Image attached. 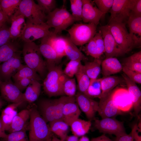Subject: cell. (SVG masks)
<instances>
[{"mask_svg":"<svg viewBox=\"0 0 141 141\" xmlns=\"http://www.w3.org/2000/svg\"><path fill=\"white\" fill-rule=\"evenodd\" d=\"M29 108V141H48L53 135L49 126L40 114L37 105L33 104Z\"/></svg>","mask_w":141,"mask_h":141,"instance_id":"cell-1","label":"cell"},{"mask_svg":"<svg viewBox=\"0 0 141 141\" xmlns=\"http://www.w3.org/2000/svg\"><path fill=\"white\" fill-rule=\"evenodd\" d=\"M70 97L63 96L57 99H42L37 106L38 110L47 123L57 120L63 121V107Z\"/></svg>","mask_w":141,"mask_h":141,"instance_id":"cell-2","label":"cell"},{"mask_svg":"<svg viewBox=\"0 0 141 141\" xmlns=\"http://www.w3.org/2000/svg\"><path fill=\"white\" fill-rule=\"evenodd\" d=\"M22 52L26 65L36 71L41 78H44L47 70L39 45L34 42H24Z\"/></svg>","mask_w":141,"mask_h":141,"instance_id":"cell-3","label":"cell"},{"mask_svg":"<svg viewBox=\"0 0 141 141\" xmlns=\"http://www.w3.org/2000/svg\"><path fill=\"white\" fill-rule=\"evenodd\" d=\"M61 8H56L47 14L46 23L50 28H54V35H57L76 21L72 14L67 10L64 1Z\"/></svg>","mask_w":141,"mask_h":141,"instance_id":"cell-4","label":"cell"},{"mask_svg":"<svg viewBox=\"0 0 141 141\" xmlns=\"http://www.w3.org/2000/svg\"><path fill=\"white\" fill-rule=\"evenodd\" d=\"M48 72L43 82V88L49 97L64 95L62 85L63 71L60 66L46 67Z\"/></svg>","mask_w":141,"mask_h":141,"instance_id":"cell-5","label":"cell"},{"mask_svg":"<svg viewBox=\"0 0 141 141\" xmlns=\"http://www.w3.org/2000/svg\"><path fill=\"white\" fill-rule=\"evenodd\" d=\"M67 31L72 42L76 46H82L94 37L96 33V26L92 23H76Z\"/></svg>","mask_w":141,"mask_h":141,"instance_id":"cell-6","label":"cell"},{"mask_svg":"<svg viewBox=\"0 0 141 141\" xmlns=\"http://www.w3.org/2000/svg\"><path fill=\"white\" fill-rule=\"evenodd\" d=\"M108 25L116 42L125 54L130 51L135 47L127 30L125 24L109 21Z\"/></svg>","mask_w":141,"mask_h":141,"instance_id":"cell-7","label":"cell"},{"mask_svg":"<svg viewBox=\"0 0 141 141\" xmlns=\"http://www.w3.org/2000/svg\"><path fill=\"white\" fill-rule=\"evenodd\" d=\"M17 11L27 20L36 24L45 22L46 16L33 0H21Z\"/></svg>","mask_w":141,"mask_h":141,"instance_id":"cell-8","label":"cell"},{"mask_svg":"<svg viewBox=\"0 0 141 141\" xmlns=\"http://www.w3.org/2000/svg\"><path fill=\"white\" fill-rule=\"evenodd\" d=\"M136 0H113L112 7L109 12V21L125 24L130 16Z\"/></svg>","mask_w":141,"mask_h":141,"instance_id":"cell-9","label":"cell"},{"mask_svg":"<svg viewBox=\"0 0 141 141\" xmlns=\"http://www.w3.org/2000/svg\"><path fill=\"white\" fill-rule=\"evenodd\" d=\"M95 127L104 134H113L118 137L126 133L123 123L115 118H106L95 119Z\"/></svg>","mask_w":141,"mask_h":141,"instance_id":"cell-10","label":"cell"},{"mask_svg":"<svg viewBox=\"0 0 141 141\" xmlns=\"http://www.w3.org/2000/svg\"><path fill=\"white\" fill-rule=\"evenodd\" d=\"M50 28L45 22L40 24L32 23L28 20L26 27L20 37L24 42H31L51 34Z\"/></svg>","mask_w":141,"mask_h":141,"instance_id":"cell-11","label":"cell"},{"mask_svg":"<svg viewBox=\"0 0 141 141\" xmlns=\"http://www.w3.org/2000/svg\"><path fill=\"white\" fill-rule=\"evenodd\" d=\"M20 51L15 52L7 61L0 64V80L3 82L11 80V78L22 66Z\"/></svg>","mask_w":141,"mask_h":141,"instance_id":"cell-12","label":"cell"},{"mask_svg":"<svg viewBox=\"0 0 141 141\" xmlns=\"http://www.w3.org/2000/svg\"><path fill=\"white\" fill-rule=\"evenodd\" d=\"M1 96L5 101L12 103H24L25 100L24 93L14 84L11 80L3 82L0 80Z\"/></svg>","mask_w":141,"mask_h":141,"instance_id":"cell-13","label":"cell"},{"mask_svg":"<svg viewBox=\"0 0 141 141\" xmlns=\"http://www.w3.org/2000/svg\"><path fill=\"white\" fill-rule=\"evenodd\" d=\"M99 30L104 42L106 58L119 56L125 54L116 42L108 24L101 26Z\"/></svg>","mask_w":141,"mask_h":141,"instance_id":"cell-14","label":"cell"},{"mask_svg":"<svg viewBox=\"0 0 141 141\" xmlns=\"http://www.w3.org/2000/svg\"><path fill=\"white\" fill-rule=\"evenodd\" d=\"M76 102L89 121L93 119L97 111L99 103L86 95L78 92L75 95Z\"/></svg>","mask_w":141,"mask_h":141,"instance_id":"cell-15","label":"cell"},{"mask_svg":"<svg viewBox=\"0 0 141 141\" xmlns=\"http://www.w3.org/2000/svg\"><path fill=\"white\" fill-rule=\"evenodd\" d=\"M112 91L105 96L99 98L97 112L102 119L114 118L123 114L116 107L113 102L111 98Z\"/></svg>","mask_w":141,"mask_h":141,"instance_id":"cell-16","label":"cell"},{"mask_svg":"<svg viewBox=\"0 0 141 141\" xmlns=\"http://www.w3.org/2000/svg\"><path fill=\"white\" fill-rule=\"evenodd\" d=\"M111 98L115 106L122 112L129 111L133 107L127 89L120 88L112 91Z\"/></svg>","mask_w":141,"mask_h":141,"instance_id":"cell-17","label":"cell"},{"mask_svg":"<svg viewBox=\"0 0 141 141\" xmlns=\"http://www.w3.org/2000/svg\"><path fill=\"white\" fill-rule=\"evenodd\" d=\"M82 50L87 55H90L95 59L99 58L104 53V44L100 31L96 32L94 37L83 47Z\"/></svg>","mask_w":141,"mask_h":141,"instance_id":"cell-18","label":"cell"},{"mask_svg":"<svg viewBox=\"0 0 141 141\" xmlns=\"http://www.w3.org/2000/svg\"><path fill=\"white\" fill-rule=\"evenodd\" d=\"M83 2L82 20L85 23H92L96 26L103 16L97 7L90 0H82Z\"/></svg>","mask_w":141,"mask_h":141,"instance_id":"cell-19","label":"cell"},{"mask_svg":"<svg viewBox=\"0 0 141 141\" xmlns=\"http://www.w3.org/2000/svg\"><path fill=\"white\" fill-rule=\"evenodd\" d=\"M49 35L42 38L39 48L42 55L46 60V66H55L61 59L57 56L52 46Z\"/></svg>","mask_w":141,"mask_h":141,"instance_id":"cell-20","label":"cell"},{"mask_svg":"<svg viewBox=\"0 0 141 141\" xmlns=\"http://www.w3.org/2000/svg\"><path fill=\"white\" fill-rule=\"evenodd\" d=\"M81 113L80 110L76 100L75 96L70 97L63 107V121L70 126L74 121L79 118Z\"/></svg>","mask_w":141,"mask_h":141,"instance_id":"cell-21","label":"cell"},{"mask_svg":"<svg viewBox=\"0 0 141 141\" xmlns=\"http://www.w3.org/2000/svg\"><path fill=\"white\" fill-rule=\"evenodd\" d=\"M122 76L133 103L135 114L138 117L141 110V91L136 83L130 80L125 74H124Z\"/></svg>","mask_w":141,"mask_h":141,"instance_id":"cell-22","label":"cell"},{"mask_svg":"<svg viewBox=\"0 0 141 141\" xmlns=\"http://www.w3.org/2000/svg\"><path fill=\"white\" fill-rule=\"evenodd\" d=\"M11 24L9 28L10 39L15 40L20 37L26 27L25 17L17 11L10 18Z\"/></svg>","mask_w":141,"mask_h":141,"instance_id":"cell-23","label":"cell"},{"mask_svg":"<svg viewBox=\"0 0 141 141\" xmlns=\"http://www.w3.org/2000/svg\"><path fill=\"white\" fill-rule=\"evenodd\" d=\"M127 23L129 33L135 46H140L141 42V15L131 14Z\"/></svg>","mask_w":141,"mask_h":141,"instance_id":"cell-24","label":"cell"},{"mask_svg":"<svg viewBox=\"0 0 141 141\" xmlns=\"http://www.w3.org/2000/svg\"><path fill=\"white\" fill-rule=\"evenodd\" d=\"M30 117L28 109H24L18 113L13 119L8 131L9 133L21 131L28 128L27 121Z\"/></svg>","mask_w":141,"mask_h":141,"instance_id":"cell-25","label":"cell"},{"mask_svg":"<svg viewBox=\"0 0 141 141\" xmlns=\"http://www.w3.org/2000/svg\"><path fill=\"white\" fill-rule=\"evenodd\" d=\"M122 66L119 61L115 57H109L102 62V72L104 77L110 76L120 72Z\"/></svg>","mask_w":141,"mask_h":141,"instance_id":"cell-26","label":"cell"},{"mask_svg":"<svg viewBox=\"0 0 141 141\" xmlns=\"http://www.w3.org/2000/svg\"><path fill=\"white\" fill-rule=\"evenodd\" d=\"M22 104L12 103L2 110L0 116L5 131H8L13 119L17 114V108Z\"/></svg>","mask_w":141,"mask_h":141,"instance_id":"cell-27","label":"cell"},{"mask_svg":"<svg viewBox=\"0 0 141 141\" xmlns=\"http://www.w3.org/2000/svg\"><path fill=\"white\" fill-rule=\"evenodd\" d=\"M41 87V85L39 81L36 80H33L24 93L26 101L31 104L37 100L40 93Z\"/></svg>","mask_w":141,"mask_h":141,"instance_id":"cell-28","label":"cell"},{"mask_svg":"<svg viewBox=\"0 0 141 141\" xmlns=\"http://www.w3.org/2000/svg\"><path fill=\"white\" fill-rule=\"evenodd\" d=\"M121 78L116 76H109L101 78L102 93L99 98L107 95L112 91L114 87L121 83Z\"/></svg>","mask_w":141,"mask_h":141,"instance_id":"cell-29","label":"cell"},{"mask_svg":"<svg viewBox=\"0 0 141 141\" xmlns=\"http://www.w3.org/2000/svg\"><path fill=\"white\" fill-rule=\"evenodd\" d=\"M51 44L58 57L61 59L66 56L65 49L66 45V38L54 35H49Z\"/></svg>","mask_w":141,"mask_h":141,"instance_id":"cell-30","label":"cell"},{"mask_svg":"<svg viewBox=\"0 0 141 141\" xmlns=\"http://www.w3.org/2000/svg\"><path fill=\"white\" fill-rule=\"evenodd\" d=\"M91 125V121H87L79 118L74 121L70 126L74 135L82 136L88 133Z\"/></svg>","mask_w":141,"mask_h":141,"instance_id":"cell-31","label":"cell"},{"mask_svg":"<svg viewBox=\"0 0 141 141\" xmlns=\"http://www.w3.org/2000/svg\"><path fill=\"white\" fill-rule=\"evenodd\" d=\"M19 51V45L13 41H10L0 46V64L9 60Z\"/></svg>","mask_w":141,"mask_h":141,"instance_id":"cell-32","label":"cell"},{"mask_svg":"<svg viewBox=\"0 0 141 141\" xmlns=\"http://www.w3.org/2000/svg\"><path fill=\"white\" fill-rule=\"evenodd\" d=\"M66 45L65 49L66 56L70 60H85L86 58L71 41L69 38H66Z\"/></svg>","mask_w":141,"mask_h":141,"instance_id":"cell-33","label":"cell"},{"mask_svg":"<svg viewBox=\"0 0 141 141\" xmlns=\"http://www.w3.org/2000/svg\"><path fill=\"white\" fill-rule=\"evenodd\" d=\"M101 60L95 59L91 62H86L83 65L84 71L90 79H97L101 71Z\"/></svg>","mask_w":141,"mask_h":141,"instance_id":"cell-34","label":"cell"},{"mask_svg":"<svg viewBox=\"0 0 141 141\" xmlns=\"http://www.w3.org/2000/svg\"><path fill=\"white\" fill-rule=\"evenodd\" d=\"M49 124L51 132L58 136L60 139L65 141L69 126L62 120L54 121Z\"/></svg>","mask_w":141,"mask_h":141,"instance_id":"cell-35","label":"cell"},{"mask_svg":"<svg viewBox=\"0 0 141 141\" xmlns=\"http://www.w3.org/2000/svg\"><path fill=\"white\" fill-rule=\"evenodd\" d=\"M78 83L79 92L86 95L89 85L90 79L85 72L82 64L75 75Z\"/></svg>","mask_w":141,"mask_h":141,"instance_id":"cell-36","label":"cell"},{"mask_svg":"<svg viewBox=\"0 0 141 141\" xmlns=\"http://www.w3.org/2000/svg\"><path fill=\"white\" fill-rule=\"evenodd\" d=\"M124 66L130 70L141 73V51L126 58Z\"/></svg>","mask_w":141,"mask_h":141,"instance_id":"cell-37","label":"cell"},{"mask_svg":"<svg viewBox=\"0 0 141 141\" xmlns=\"http://www.w3.org/2000/svg\"><path fill=\"white\" fill-rule=\"evenodd\" d=\"M12 78L14 81L25 78H32L39 81L41 79L36 71L26 65L23 64Z\"/></svg>","mask_w":141,"mask_h":141,"instance_id":"cell-38","label":"cell"},{"mask_svg":"<svg viewBox=\"0 0 141 141\" xmlns=\"http://www.w3.org/2000/svg\"><path fill=\"white\" fill-rule=\"evenodd\" d=\"M62 90L64 95L69 97L75 96L77 86L75 78H70L63 74L62 79Z\"/></svg>","mask_w":141,"mask_h":141,"instance_id":"cell-39","label":"cell"},{"mask_svg":"<svg viewBox=\"0 0 141 141\" xmlns=\"http://www.w3.org/2000/svg\"><path fill=\"white\" fill-rule=\"evenodd\" d=\"M21 0H0V5L3 12L9 17L17 10Z\"/></svg>","mask_w":141,"mask_h":141,"instance_id":"cell-40","label":"cell"},{"mask_svg":"<svg viewBox=\"0 0 141 141\" xmlns=\"http://www.w3.org/2000/svg\"><path fill=\"white\" fill-rule=\"evenodd\" d=\"M101 78L90 79L89 86L86 95L89 97H98L101 96L102 90L101 84Z\"/></svg>","mask_w":141,"mask_h":141,"instance_id":"cell-41","label":"cell"},{"mask_svg":"<svg viewBox=\"0 0 141 141\" xmlns=\"http://www.w3.org/2000/svg\"><path fill=\"white\" fill-rule=\"evenodd\" d=\"M28 128H25L19 131L9 133L4 138H1L2 141H29L26 133Z\"/></svg>","mask_w":141,"mask_h":141,"instance_id":"cell-42","label":"cell"},{"mask_svg":"<svg viewBox=\"0 0 141 141\" xmlns=\"http://www.w3.org/2000/svg\"><path fill=\"white\" fill-rule=\"evenodd\" d=\"M82 65L80 61L70 60L63 70V73L69 78H72L77 73Z\"/></svg>","mask_w":141,"mask_h":141,"instance_id":"cell-43","label":"cell"},{"mask_svg":"<svg viewBox=\"0 0 141 141\" xmlns=\"http://www.w3.org/2000/svg\"><path fill=\"white\" fill-rule=\"evenodd\" d=\"M72 15L76 21L82 20L83 2L82 0H70Z\"/></svg>","mask_w":141,"mask_h":141,"instance_id":"cell-44","label":"cell"},{"mask_svg":"<svg viewBox=\"0 0 141 141\" xmlns=\"http://www.w3.org/2000/svg\"><path fill=\"white\" fill-rule=\"evenodd\" d=\"M37 1L40 9L45 14H48L56 8L55 0H37Z\"/></svg>","mask_w":141,"mask_h":141,"instance_id":"cell-45","label":"cell"},{"mask_svg":"<svg viewBox=\"0 0 141 141\" xmlns=\"http://www.w3.org/2000/svg\"><path fill=\"white\" fill-rule=\"evenodd\" d=\"M93 2L103 16L109 12L113 4V0H94Z\"/></svg>","mask_w":141,"mask_h":141,"instance_id":"cell-46","label":"cell"},{"mask_svg":"<svg viewBox=\"0 0 141 141\" xmlns=\"http://www.w3.org/2000/svg\"><path fill=\"white\" fill-rule=\"evenodd\" d=\"M122 70L131 80L135 83L141 84V73L130 70L124 66H122Z\"/></svg>","mask_w":141,"mask_h":141,"instance_id":"cell-47","label":"cell"},{"mask_svg":"<svg viewBox=\"0 0 141 141\" xmlns=\"http://www.w3.org/2000/svg\"><path fill=\"white\" fill-rule=\"evenodd\" d=\"M10 39L9 28L5 25L0 29V46L9 42Z\"/></svg>","mask_w":141,"mask_h":141,"instance_id":"cell-48","label":"cell"},{"mask_svg":"<svg viewBox=\"0 0 141 141\" xmlns=\"http://www.w3.org/2000/svg\"><path fill=\"white\" fill-rule=\"evenodd\" d=\"M34 80L35 79L30 78H23L14 81V84L22 92L26 88L31 82Z\"/></svg>","mask_w":141,"mask_h":141,"instance_id":"cell-49","label":"cell"},{"mask_svg":"<svg viewBox=\"0 0 141 141\" xmlns=\"http://www.w3.org/2000/svg\"><path fill=\"white\" fill-rule=\"evenodd\" d=\"M131 14L136 15H141V0H136Z\"/></svg>","mask_w":141,"mask_h":141,"instance_id":"cell-50","label":"cell"},{"mask_svg":"<svg viewBox=\"0 0 141 141\" xmlns=\"http://www.w3.org/2000/svg\"><path fill=\"white\" fill-rule=\"evenodd\" d=\"M136 124L132 129L131 135L133 141H141V136L138 133V129Z\"/></svg>","mask_w":141,"mask_h":141,"instance_id":"cell-51","label":"cell"},{"mask_svg":"<svg viewBox=\"0 0 141 141\" xmlns=\"http://www.w3.org/2000/svg\"><path fill=\"white\" fill-rule=\"evenodd\" d=\"M9 20V17L3 12L0 5V29Z\"/></svg>","mask_w":141,"mask_h":141,"instance_id":"cell-52","label":"cell"},{"mask_svg":"<svg viewBox=\"0 0 141 141\" xmlns=\"http://www.w3.org/2000/svg\"><path fill=\"white\" fill-rule=\"evenodd\" d=\"M114 141H133L131 134H128L126 133L121 136L116 137Z\"/></svg>","mask_w":141,"mask_h":141,"instance_id":"cell-53","label":"cell"},{"mask_svg":"<svg viewBox=\"0 0 141 141\" xmlns=\"http://www.w3.org/2000/svg\"><path fill=\"white\" fill-rule=\"evenodd\" d=\"M5 130L0 116V139L5 138L7 134L5 132Z\"/></svg>","mask_w":141,"mask_h":141,"instance_id":"cell-54","label":"cell"},{"mask_svg":"<svg viewBox=\"0 0 141 141\" xmlns=\"http://www.w3.org/2000/svg\"><path fill=\"white\" fill-rule=\"evenodd\" d=\"M96 138L98 141H113L106 136L104 134L97 137Z\"/></svg>","mask_w":141,"mask_h":141,"instance_id":"cell-55","label":"cell"},{"mask_svg":"<svg viewBox=\"0 0 141 141\" xmlns=\"http://www.w3.org/2000/svg\"><path fill=\"white\" fill-rule=\"evenodd\" d=\"M65 140L66 141H79L78 137L75 135L67 136Z\"/></svg>","mask_w":141,"mask_h":141,"instance_id":"cell-56","label":"cell"},{"mask_svg":"<svg viewBox=\"0 0 141 141\" xmlns=\"http://www.w3.org/2000/svg\"><path fill=\"white\" fill-rule=\"evenodd\" d=\"M6 103L4 101L0 95V109L2 108L5 104Z\"/></svg>","mask_w":141,"mask_h":141,"instance_id":"cell-57","label":"cell"},{"mask_svg":"<svg viewBox=\"0 0 141 141\" xmlns=\"http://www.w3.org/2000/svg\"><path fill=\"white\" fill-rule=\"evenodd\" d=\"M79 141H90L89 138L85 136H83L79 139Z\"/></svg>","mask_w":141,"mask_h":141,"instance_id":"cell-58","label":"cell"},{"mask_svg":"<svg viewBox=\"0 0 141 141\" xmlns=\"http://www.w3.org/2000/svg\"><path fill=\"white\" fill-rule=\"evenodd\" d=\"M51 141H64L57 138L55 136L53 135L52 137Z\"/></svg>","mask_w":141,"mask_h":141,"instance_id":"cell-59","label":"cell"},{"mask_svg":"<svg viewBox=\"0 0 141 141\" xmlns=\"http://www.w3.org/2000/svg\"><path fill=\"white\" fill-rule=\"evenodd\" d=\"M90 141H98L96 137L92 138Z\"/></svg>","mask_w":141,"mask_h":141,"instance_id":"cell-60","label":"cell"},{"mask_svg":"<svg viewBox=\"0 0 141 141\" xmlns=\"http://www.w3.org/2000/svg\"><path fill=\"white\" fill-rule=\"evenodd\" d=\"M51 138H50V139H49L48 140V141H51Z\"/></svg>","mask_w":141,"mask_h":141,"instance_id":"cell-61","label":"cell"},{"mask_svg":"<svg viewBox=\"0 0 141 141\" xmlns=\"http://www.w3.org/2000/svg\"><path fill=\"white\" fill-rule=\"evenodd\" d=\"M0 141H2L1 138V139H0Z\"/></svg>","mask_w":141,"mask_h":141,"instance_id":"cell-62","label":"cell"}]
</instances>
